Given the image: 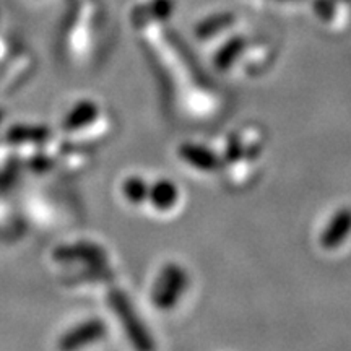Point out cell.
<instances>
[{
	"instance_id": "1",
	"label": "cell",
	"mask_w": 351,
	"mask_h": 351,
	"mask_svg": "<svg viewBox=\"0 0 351 351\" xmlns=\"http://www.w3.org/2000/svg\"><path fill=\"white\" fill-rule=\"evenodd\" d=\"M189 287V275L179 263H166L152 288V302L158 309L169 311L178 306Z\"/></svg>"
},
{
	"instance_id": "2",
	"label": "cell",
	"mask_w": 351,
	"mask_h": 351,
	"mask_svg": "<svg viewBox=\"0 0 351 351\" xmlns=\"http://www.w3.org/2000/svg\"><path fill=\"white\" fill-rule=\"evenodd\" d=\"M108 333V324L99 317H91L83 320L78 326L72 327L60 337L59 348L72 351L83 348V346L98 343Z\"/></svg>"
},
{
	"instance_id": "3",
	"label": "cell",
	"mask_w": 351,
	"mask_h": 351,
	"mask_svg": "<svg viewBox=\"0 0 351 351\" xmlns=\"http://www.w3.org/2000/svg\"><path fill=\"white\" fill-rule=\"evenodd\" d=\"M111 304L114 309H116V314H119L122 324H124L125 332L129 333L130 339L134 340L135 346L143 350L153 348L150 335L145 330V327H142V324H140L137 315H135L134 309H132L129 301H127V298L119 291H114L111 295Z\"/></svg>"
},
{
	"instance_id": "4",
	"label": "cell",
	"mask_w": 351,
	"mask_h": 351,
	"mask_svg": "<svg viewBox=\"0 0 351 351\" xmlns=\"http://www.w3.org/2000/svg\"><path fill=\"white\" fill-rule=\"evenodd\" d=\"M101 109L95 99L83 98L77 101L72 108L65 112L62 121V129L65 132H78L95 124L99 117Z\"/></svg>"
},
{
	"instance_id": "5",
	"label": "cell",
	"mask_w": 351,
	"mask_h": 351,
	"mask_svg": "<svg viewBox=\"0 0 351 351\" xmlns=\"http://www.w3.org/2000/svg\"><path fill=\"white\" fill-rule=\"evenodd\" d=\"M178 156L182 161H186L187 165L194 166V168L200 171H218L223 166V161L219 160L217 153L210 150L207 147H202V145L195 143H182L178 148Z\"/></svg>"
},
{
	"instance_id": "6",
	"label": "cell",
	"mask_w": 351,
	"mask_h": 351,
	"mask_svg": "<svg viewBox=\"0 0 351 351\" xmlns=\"http://www.w3.org/2000/svg\"><path fill=\"white\" fill-rule=\"evenodd\" d=\"M351 232V208H341L333 215L328 226L320 234V244L326 249H335Z\"/></svg>"
},
{
	"instance_id": "7",
	"label": "cell",
	"mask_w": 351,
	"mask_h": 351,
	"mask_svg": "<svg viewBox=\"0 0 351 351\" xmlns=\"http://www.w3.org/2000/svg\"><path fill=\"white\" fill-rule=\"evenodd\" d=\"M179 200V187L171 179L161 178L150 184V194H148V204L156 212H169Z\"/></svg>"
},
{
	"instance_id": "8",
	"label": "cell",
	"mask_w": 351,
	"mask_h": 351,
	"mask_svg": "<svg viewBox=\"0 0 351 351\" xmlns=\"http://www.w3.org/2000/svg\"><path fill=\"white\" fill-rule=\"evenodd\" d=\"M122 197L127 204L140 207L145 202H148V194H150V184L147 179L140 174H130L121 184Z\"/></svg>"
},
{
	"instance_id": "9",
	"label": "cell",
	"mask_w": 351,
	"mask_h": 351,
	"mask_svg": "<svg viewBox=\"0 0 351 351\" xmlns=\"http://www.w3.org/2000/svg\"><path fill=\"white\" fill-rule=\"evenodd\" d=\"M245 44H247V41H245L244 36H234L228 39V41L219 47L217 54H215L213 64L217 70L226 72L228 69H231V65L239 59L241 54H243Z\"/></svg>"
},
{
	"instance_id": "10",
	"label": "cell",
	"mask_w": 351,
	"mask_h": 351,
	"mask_svg": "<svg viewBox=\"0 0 351 351\" xmlns=\"http://www.w3.org/2000/svg\"><path fill=\"white\" fill-rule=\"evenodd\" d=\"M236 16L232 15L231 12H221V13H217V15H212V16H207V19H204L200 21L199 25L195 26V36L202 39H208L215 36V34H218L219 32H223V29L230 28V26L234 23Z\"/></svg>"
},
{
	"instance_id": "11",
	"label": "cell",
	"mask_w": 351,
	"mask_h": 351,
	"mask_svg": "<svg viewBox=\"0 0 351 351\" xmlns=\"http://www.w3.org/2000/svg\"><path fill=\"white\" fill-rule=\"evenodd\" d=\"M49 129L44 125H13L7 132V138L13 143H39L49 137Z\"/></svg>"
},
{
	"instance_id": "12",
	"label": "cell",
	"mask_w": 351,
	"mask_h": 351,
	"mask_svg": "<svg viewBox=\"0 0 351 351\" xmlns=\"http://www.w3.org/2000/svg\"><path fill=\"white\" fill-rule=\"evenodd\" d=\"M174 12V0H152L147 7V15L152 20L166 21Z\"/></svg>"
},
{
	"instance_id": "13",
	"label": "cell",
	"mask_w": 351,
	"mask_h": 351,
	"mask_svg": "<svg viewBox=\"0 0 351 351\" xmlns=\"http://www.w3.org/2000/svg\"><path fill=\"white\" fill-rule=\"evenodd\" d=\"M314 12L324 21H330L335 15V0H314Z\"/></svg>"
},
{
	"instance_id": "14",
	"label": "cell",
	"mask_w": 351,
	"mask_h": 351,
	"mask_svg": "<svg viewBox=\"0 0 351 351\" xmlns=\"http://www.w3.org/2000/svg\"><path fill=\"white\" fill-rule=\"evenodd\" d=\"M243 155H244L243 143H241L238 135H232V137L230 138V142H228L225 161L226 163H236V161H239L241 158H243Z\"/></svg>"
},
{
	"instance_id": "15",
	"label": "cell",
	"mask_w": 351,
	"mask_h": 351,
	"mask_svg": "<svg viewBox=\"0 0 351 351\" xmlns=\"http://www.w3.org/2000/svg\"><path fill=\"white\" fill-rule=\"evenodd\" d=\"M0 121H2V114H0Z\"/></svg>"
},
{
	"instance_id": "16",
	"label": "cell",
	"mask_w": 351,
	"mask_h": 351,
	"mask_svg": "<svg viewBox=\"0 0 351 351\" xmlns=\"http://www.w3.org/2000/svg\"><path fill=\"white\" fill-rule=\"evenodd\" d=\"M345 2H351V0H345Z\"/></svg>"
}]
</instances>
